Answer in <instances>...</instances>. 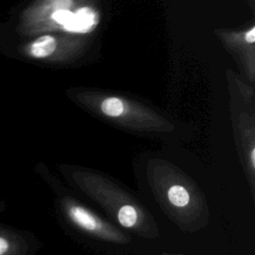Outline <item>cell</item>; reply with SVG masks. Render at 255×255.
<instances>
[{
    "label": "cell",
    "instance_id": "cell-9",
    "mask_svg": "<svg viewBox=\"0 0 255 255\" xmlns=\"http://www.w3.org/2000/svg\"><path fill=\"white\" fill-rule=\"evenodd\" d=\"M164 255H166V254H164Z\"/></svg>",
    "mask_w": 255,
    "mask_h": 255
},
{
    "label": "cell",
    "instance_id": "cell-5",
    "mask_svg": "<svg viewBox=\"0 0 255 255\" xmlns=\"http://www.w3.org/2000/svg\"><path fill=\"white\" fill-rule=\"evenodd\" d=\"M101 109L104 114L110 117H118L124 112V104L122 100L118 98H108L102 103Z\"/></svg>",
    "mask_w": 255,
    "mask_h": 255
},
{
    "label": "cell",
    "instance_id": "cell-8",
    "mask_svg": "<svg viewBox=\"0 0 255 255\" xmlns=\"http://www.w3.org/2000/svg\"><path fill=\"white\" fill-rule=\"evenodd\" d=\"M7 248H8L7 242H6L4 239L0 238V255H2L3 253H5L6 250H7Z\"/></svg>",
    "mask_w": 255,
    "mask_h": 255
},
{
    "label": "cell",
    "instance_id": "cell-7",
    "mask_svg": "<svg viewBox=\"0 0 255 255\" xmlns=\"http://www.w3.org/2000/svg\"><path fill=\"white\" fill-rule=\"evenodd\" d=\"M245 39H246V41L249 42V43H254V42H255V27H252V28L250 29V31L246 33Z\"/></svg>",
    "mask_w": 255,
    "mask_h": 255
},
{
    "label": "cell",
    "instance_id": "cell-2",
    "mask_svg": "<svg viewBox=\"0 0 255 255\" xmlns=\"http://www.w3.org/2000/svg\"><path fill=\"white\" fill-rule=\"evenodd\" d=\"M59 205L68 232L89 246L128 247L132 243L128 232L86 205L69 187L62 188Z\"/></svg>",
    "mask_w": 255,
    "mask_h": 255
},
{
    "label": "cell",
    "instance_id": "cell-4",
    "mask_svg": "<svg viewBox=\"0 0 255 255\" xmlns=\"http://www.w3.org/2000/svg\"><path fill=\"white\" fill-rule=\"evenodd\" d=\"M56 39L50 35H43L34 40L28 47V53L34 58H46L56 50Z\"/></svg>",
    "mask_w": 255,
    "mask_h": 255
},
{
    "label": "cell",
    "instance_id": "cell-1",
    "mask_svg": "<svg viewBox=\"0 0 255 255\" xmlns=\"http://www.w3.org/2000/svg\"><path fill=\"white\" fill-rule=\"evenodd\" d=\"M75 193L100 207L113 223L142 239H157L159 228L149 210L134 192L100 176L73 178Z\"/></svg>",
    "mask_w": 255,
    "mask_h": 255
},
{
    "label": "cell",
    "instance_id": "cell-3",
    "mask_svg": "<svg viewBox=\"0 0 255 255\" xmlns=\"http://www.w3.org/2000/svg\"><path fill=\"white\" fill-rule=\"evenodd\" d=\"M98 24V15L90 7H82L72 14L69 22L64 25V29L75 33L91 32Z\"/></svg>",
    "mask_w": 255,
    "mask_h": 255
},
{
    "label": "cell",
    "instance_id": "cell-6",
    "mask_svg": "<svg viewBox=\"0 0 255 255\" xmlns=\"http://www.w3.org/2000/svg\"><path fill=\"white\" fill-rule=\"evenodd\" d=\"M72 14L73 12H71L68 9H59L52 14V19L58 24H61L62 26H64L69 22V20L72 17Z\"/></svg>",
    "mask_w": 255,
    "mask_h": 255
}]
</instances>
